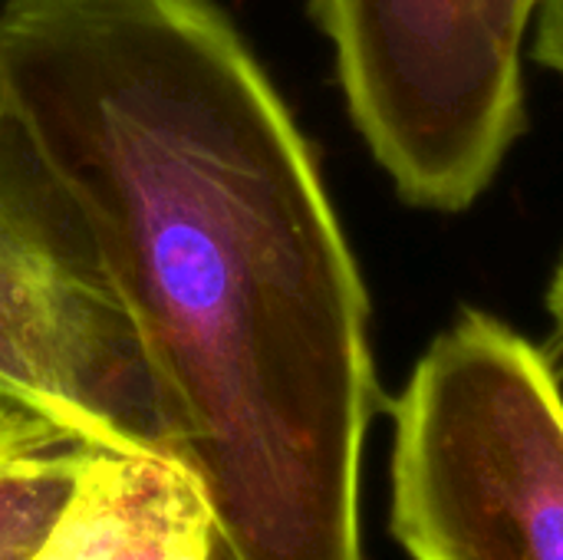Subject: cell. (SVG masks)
Listing matches in <instances>:
<instances>
[{"instance_id":"8992f818","label":"cell","mask_w":563,"mask_h":560,"mask_svg":"<svg viewBox=\"0 0 563 560\" xmlns=\"http://www.w3.org/2000/svg\"><path fill=\"white\" fill-rule=\"evenodd\" d=\"M86 455L89 446L13 406L0 416V560H23L40 545Z\"/></svg>"},{"instance_id":"3957f363","label":"cell","mask_w":563,"mask_h":560,"mask_svg":"<svg viewBox=\"0 0 563 560\" xmlns=\"http://www.w3.org/2000/svg\"><path fill=\"white\" fill-rule=\"evenodd\" d=\"M0 403L66 439L181 462V449L96 238L0 102Z\"/></svg>"},{"instance_id":"6da1fadb","label":"cell","mask_w":563,"mask_h":560,"mask_svg":"<svg viewBox=\"0 0 563 560\" xmlns=\"http://www.w3.org/2000/svg\"><path fill=\"white\" fill-rule=\"evenodd\" d=\"M0 102L79 205L224 560H363L383 403L320 165L214 0H0Z\"/></svg>"},{"instance_id":"9c48e42d","label":"cell","mask_w":563,"mask_h":560,"mask_svg":"<svg viewBox=\"0 0 563 560\" xmlns=\"http://www.w3.org/2000/svg\"><path fill=\"white\" fill-rule=\"evenodd\" d=\"M548 314L554 320V330L563 343V254L554 267V277H551V287H548Z\"/></svg>"},{"instance_id":"7a4b0ae2","label":"cell","mask_w":563,"mask_h":560,"mask_svg":"<svg viewBox=\"0 0 563 560\" xmlns=\"http://www.w3.org/2000/svg\"><path fill=\"white\" fill-rule=\"evenodd\" d=\"M389 528L412 560H563V389L485 310H462L393 403Z\"/></svg>"},{"instance_id":"277c9868","label":"cell","mask_w":563,"mask_h":560,"mask_svg":"<svg viewBox=\"0 0 563 560\" xmlns=\"http://www.w3.org/2000/svg\"><path fill=\"white\" fill-rule=\"evenodd\" d=\"M350 119L406 205L462 215L525 132L521 43L495 0H310Z\"/></svg>"},{"instance_id":"30bf717a","label":"cell","mask_w":563,"mask_h":560,"mask_svg":"<svg viewBox=\"0 0 563 560\" xmlns=\"http://www.w3.org/2000/svg\"><path fill=\"white\" fill-rule=\"evenodd\" d=\"M7 409H10V406H7V403H0V416H3V413H7Z\"/></svg>"},{"instance_id":"ba28073f","label":"cell","mask_w":563,"mask_h":560,"mask_svg":"<svg viewBox=\"0 0 563 560\" xmlns=\"http://www.w3.org/2000/svg\"><path fill=\"white\" fill-rule=\"evenodd\" d=\"M498 3V13H501V20H505V26L518 36V40H525V33H528V23H531V10H534V0H495Z\"/></svg>"},{"instance_id":"5b68a950","label":"cell","mask_w":563,"mask_h":560,"mask_svg":"<svg viewBox=\"0 0 563 560\" xmlns=\"http://www.w3.org/2000/svg\"><path fill=\"white\" fill-rule=\"evenodd\" d=\"M198 479L168 459L89 449L69 498L26 560H214Z\"/></svg>"},{"instance_id":"8fae6325","label":"cell","mask_w":563,"mask_h":560,"mask_svg":"<svg viewBox=\"0 0 563 560\" xmlns=\"http://www.w3.org/2000/svg\"><path fill=\"white\" fill-rule=\"evenodd\" d=\"M23 560H26V558H23Z\"/></svg>"},{"instance_id":"52a82bcc","label":"cell","mask_w":563,"mask_h":560,"mask_svg":"<svg viewBox=\"0 0 563 560\" xmlns=\"http://www.w3.org/2000/svg\"><path fill=\"white\" fill-rule=\"evenodd\" d=\"M534 26V59L551 73L563 76V0H534L531 23Z\"/></svg>"}]
</instances>
